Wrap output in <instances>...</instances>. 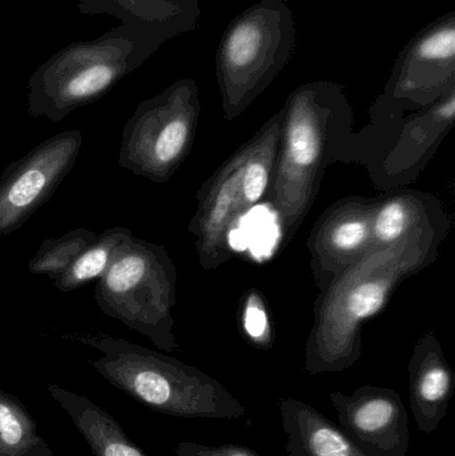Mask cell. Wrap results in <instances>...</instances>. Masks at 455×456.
Instances as JSON below:
<instances>
[{"label": "cell", "instance_id": "obj_1", "mask_svg": "<svg viewBox=\"0 0 455 456\" xmlns=\"http://www.w3.org/2000/svg\"><path fill=\"white\" fill-rule=\"evenodd\" d=\"M449 228L451 221L443 222L369 252L320 292L305 347L309 374L346 371L360 362L363 323L386 307L406 279L435 262Z\"/></svg>", "mask_w": 455, "mask_h": 456}, {"label": "cell", "instance_id": "obj_2", "mask_svg": "<svg viewBox=\"0 0 455 456\" xmlns=\"http://www.w3.org/2000/svg\"><path fill=\"white\" fill-rule=\"evenodd\" d=\"M280 111V150L266 197L288 243L309 216L325 171L338 162H354L360 143L352 103L338 83H305L291 91Z\"/></svg>", "mask_w": 455, "mask_h": 456}, {"label": "cell", "instance_id": "obj_3", "mask_svg": "<svg viewBox=\"0 0 455 456\" xmlns=\"http://www.w3.org/2000/svg\"><path fill=\"white\" fill-rule=\"evenodd\" d=\"M200 7L157 21H122L98 39L74 42L35 69L27 114L59 123L106 95L166 42L197 27Z\"/></svg>", "mask_w": 455, "mask_h": 456}, {"label": "cell", "instance_id": "obj_4", "mask_svg": "<svg viewBox=\"0 0 455 456\" xmlns=\"http://www.w3.org/2000/svg\"><path fill=\"white\" fill-rule=\"evenodd\" d=\"M102 354L91 366L154 411L189 419H242L246 409L221 382L179 359L110 335L67 334Z\"/></svg>", "mask_w": 455, "mask_h": 456}, {"label": "cell", "instance_id": "obj_5", "mask_svg": "<svg viewBox=\"0 0 455 456\" xmlns=\"http://www.w3.org/2000/svg\"><path fill=\"white\" fill-rule=\"evenodd\" d=\"M293 10L283 0H259L224 29L215 75L224 119L243 114L288 66L296 48Z\"/></svg>", "mask_w": 455, "mask_h": 456}, {"label": "cell", "instance_id": "obj_6", "mask_svg": "<svg viewBox=\"0 0 455 456\" xmlns=\"http://www.w3.org/2000/svg\"><path fill=\"white\" fill-rule=\"evenodd\" d=\"M176 283L178 271L167 248L133 236L99 279L93 297L103 315L143 335L160 351L174 353L179 348Z\"/></svg>", "mask_w": 455, "mask_h": 456}, {"label": "cell", "instance_id": "obj_7", "mask_svg": "<svg viewBox=\"0 0 455 456\" xmlns=\"http://www.w3.org/2000/svg\"><path fill=\"white\" fill-rule=\"evenodd\" d=\"M199 118L197 82L176 80L139 103L126 122L118 165L152 183H167L191 152Z\"/></svg>", "mask_w": 455, "mask_h": 456}, {"label": "cell", "instance_id": "obj_8", "mask_svg": "<svg viewBox=\"0 0 455 456\" xmlns=\"http://www.w3.org/2000/svg\"><path fill=\"white\" fill-rule=\"evenodd\" d=\"M455 88V11L422 28L401 51L371 115L377 123L419 111Z\"/></svg>", "mask_w": 455, "mask_h": 456}, {"label": "cell", "instance_id": "obj_9", "mask_svg": "<svg viewBox=\"0 0 455 456\" xmlns=\"http://www.w3.org/2000/svg\"><path fill=\"white\" fill-rule=\"evenodd\" d=\"M82 143L79 130L63 131L45 139L3 171L0 236L18 231L50 200L77 165Z\"/></svg>", "mask_w": 455, "mask_h": 456}, {"label": "cell", "instance_id": "obj_10", "mask_svg": "<svg viewBox=\"0 0 455 456\" xmlns=\"http://www.w3.org/2000/svg\"><path fill=\"white\" fill-rule=\"evenodd\" d=\"M378 198L347 197L321 214L307 249L315 286L325 291L346 268L373 251V222Z\"/></svg>", "mask_w": 455, "mask_h": 456}, {"label": "cell", "instance_id": "obj_11", "mask_svg": "<svg viewBox=\"0 0 455 456\" xmlns=\"http://www.w3.org/2000/svg\"><path fill=\"white\" fill-rule=\"evenodd\" d=\"M338 426L368 456H408L409 415L400 394L392 388L362 386L352 394L329 395Z\"/></svg>", "mask_w": 455, "mask_h": 456}, {"label": "cell", "instance_id": "obj_12", "mask_svg": "<svg viewBox=\"0 0 455 456\" xmlns=\"http://www.w3.org/2000/svg\"><path fill=\"white\" fill-rule=\"evenodd\" d=\"M242 149L234 152L198 192V206L189 224L195 236L198 262L205 271L221 267L232 257L230 232L246 210L242 198Z\"/></svg>", "mask_w": 455, "mask_h": 456}, {"label": "cell", "instance_id": "obj_13", "mask_svg": "<svg viewBox=\"0 0 455 456\" xmlns=\"http://www.w3.org/2000/svg\"><path fill=\"white\" fill-rule=\"evenodd\" d=\"M455 88L418 114L403 120L394 146L369 163L377 183L397 184L416 179L435 155L438 144L453 128Z\"/></svg>", "mask_w": 455, "mask_h": 456}, {"label": "cell", "instance_id": "obj_14", "mask_svg": "<svg viewBox=\"0 0 455 456\" xmlns=\"http://www.w3.org/2000/svg\"><path fill=\"white\" fill-rule=\"evenodd\" d=\"M408 371L414 420L430 436L445 419L455 388L453 371L433 332L422 335L414 346Z\"/></svg>", "mask_w": 455, "mask_h": 456}, {"label": "cell", "instance_id": "obj_15", "mask_svg": "<svg viewBox=\"0 0 455 456\" xmlns=\"http://www.w3.org/2000/svg\"><path fill=\"white\" fill-rule=\"evenodd\" d=\"M288 456H368L328 417L299 399L280 402Z\"/></svg>", "mask_w": 455, "mask_h": 456}, {"label": "cell", "instance_id": "obj_16", "mask_svg": "<svg viewBox=\"0 0 455 456\" xmlns=\"http://www.w3.org/2000/svg\"><path fill=\"white\" fill-rule=\"evenodd\" d=\"M449 222L445 208L435 195L401 190L378 198L373 222V251L394 246L435 224Z\"/></svg>", "mask_w": 455, "mask_h": 456}, {"label": "cell", "instance_id": "obj_17", "mask_svg": "<svg viewBox=\"0 0 455 456\" xmlns=\"http://www.w3.org/2000/svg\"><path fill=\"white\" fill-rule=\"evenodd\" d=\"M51 398L61 407L95 456H147L133 444L112 415L87 396L61 386L47 385Z\"/></svg>", "mask_w": 455, "mask_h": 456}, {"label": "cell", "instance_id": "obj_18", "mask_svg": "<svg viewBox=\"0 0 455 456\" xmlns=\"http://www.w3.org/2000/svg\"><path fill=\"white\" fill-rule=\"evenodd\" d=\"M282 111L272 115L258 133L243 144L242 198L246 213L266 197L280 150Z\"/></svg>", "mask_w": 455, "mask_h": 456}, {"label": "cell", "instance_id": "obj_19", "mask_svg": "<svg viewBox=\"0 0 455 456\" xmlns=\"http://www.w3.org/2000/svg\"><path fill=\"white\" fill-rule=\"evenodd\" d=\"M133 236V231L127 227L107 228L96 235L95 240L77 255L63 273L53 279V286L61 292H72L91 281H99L123 244Z\"/></svg>", "mask_w": 455, "mask_h": 456}, {"label": "cell", "instance_id": "obj_20", "mask_svg": "<svg viewBox=\"0 0 455 456\" xmlns=\"http://www.w3.org/2000/svg\"><path fill=\"white\" fill-rule=\"evenodd\" d=\"M0 456H55L28 410L0 390Z\"/></svg>", "mask_w": 455, "mask_h": 456}, {"label": "cell", "instance_id": "obj_21", "mask_svg": "<svg viewBox=\"0 0 455 456\" xmlns=\"http://www.w3.org/2000/svg\"><path fill=\"white\" fill-rule=\"evenodd\" d=\"M199 7L198 0H79L85 15H110L122 21H157Z\"/></svg>", "mask_w": 455, "mask_h": 456}, {"label": "cell", "instance_id": "obj_22", "mask_svg": "<svg viewBox=\"0 0 455 456\" xmlns=\"http://www.w3.org/2000/svg\"><path fill=\"white\" fill-rule=\"evenodd\" d=\"M98 233L90 228H75L59 238L45 239L29 260L28 271L34 275L58 278L77 259V255L95 240Z\"/></svg>", "mask_w": 455, "mask_h": 456}, {"label": "cell", "instance_id": "obj_23", "mask_svg": "<svg viewBox=\"0 0 455 456\" xmlns=\"http://www.w3.org/2000/svg\"><path fill=\"white\" fill-rule=\"evenodd\" d=\"M243 332L248 342L259 350H270L274 343L272 323L264 297L259 292L250 291L243 302Z\"/></svg>", "mask_w": 455, "mask_h": 456}, {"label": "cell", "instance_id": "obj_24", "mask_svg": "<svg viewBox=\"0 0 455 456\" xmlns=\"http://www.w3.org/2000/svg\"><path fill=\"white\" fill-rule=\"evenodd\" d=\"M176 456H262L253 449L238 444H222V446H206L195 442H181L176 444Z\"/></svg>", "mask_w": 455, "mask_h": 456}]
</instances>
